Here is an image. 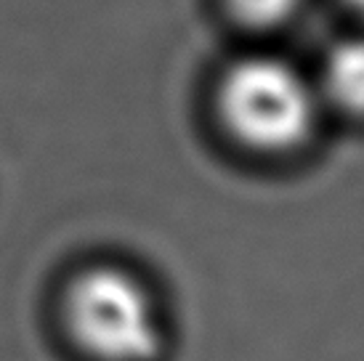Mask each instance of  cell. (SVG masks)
I'll return each mask as SVG.
<instances>
[{
	"label": "cell",
	"instance_id": "obj_1",
	"mask_svg": "<svg viewBox=\"0 0 364 361\" xmlns=\"http://www.w3.org/2000/svg\"><path fill=\"white\" fill-rule=\"evenodd\" d=\"M72 343L93 361H154L162 321L146 284L117 266L80 271L64 292Z\"/></svg>",
	"mask_w": 364,
	"mask_h": 361
},
{
	"label": "cell",
	"instance_id": "obj_3",
	"mask_svg": "<svg viewBox=\"0 0 364 361\" xmlns=\"http://www.w3.org/2000/svg\"><path fill=\"white\" fill-rule=\"evenodd\" d=\"M322 85L338 109L364 117V38L343 41L330 50Z\"/></svg>",
	"mask_w": 364,
	"mask_h": 361
},
{
	"label": "cell",
	"instance_id": "obj_5",
	"mask_svg": "<svg viewBox=\"0 0 364 361\" xmlns=\"http://www.w3.org/2000/svg\"><path fill=\"white\" fill-rule=\"evenodd\" d=\"M348 6H351V9H356L364 16V0H348Z\"/></svg>",
	"mask_w": 364,
	"mask_h": 361
},
{
	"label": "cell",
	"instance_id": "obj_4",
	"mask_svg": "<svg viewBox=\"0 0 364 361\" xmlns=\"http://www.w3.org/2000/svg\"><path fill=\"white\" fill-rule=\"evenodd\" d=\"M301 0H226V9L232 11L237 21L247 27H274L293 16Z\"/></svg>",
	"mask_w": 364,
	"mask_h": 361
},
{
	"label": "cell",
	"instance_id": "obj_2",
	"mask_svg": "<svg viewBox=\"0 0 364 361\" xmlns=\"http://www.w3.org/2000/svg\"><path fill=\"white\" fill-rule=\"evenodd\" d=\"M218 112L240 144L258 151H287L311 136L316 99L287 61L247 56L221 77Z\"/></svg>",
	"mask_w": 364,
	"mask_h": 361
}]
</instances>
